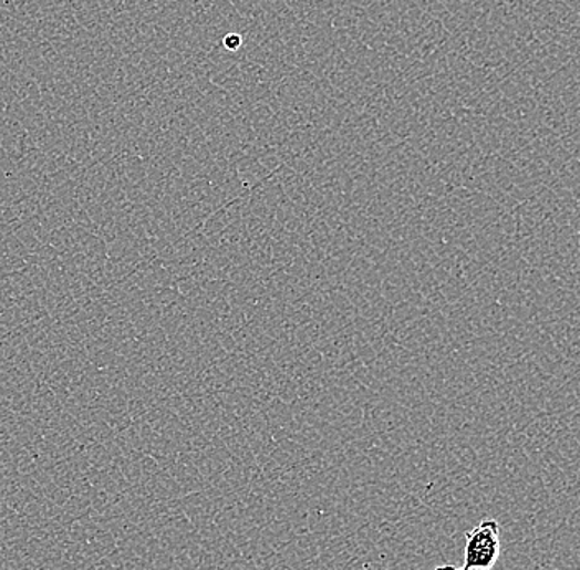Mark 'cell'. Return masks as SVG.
Returning <instances> with one entry per match:
<instances>
[{
	"mask_svg": "<svg viewBox=\"0 0 580 570\" xmlns=\"http://www.w3.org/2000/svg\"><path fill=\"white\" fill-rule=\"evenodd\" d=\"M434 570H468V569H465L464 566H462V568H458V566L445 564Z\"/></svg>",
	"mask_w": 580,
	"mask_h": 570,
	"instance_id": "3",
	"label": "cell"
},
{
	"mask_svg": "<svg viewBox=\"0 0 580 570\" xmlns=\"http://www.w3.org/2000/svg\"><path fill=\"white\" fill-rule=\"evenodd\" d=\"M501 555L500 522L484 519L465 535L464 568L491 570Z\"/></svg>",
	"mask_w": 580,
	"mask_h": 570,
	"instance_id": "1",
	"label": "cell"
},
{
	"mask_svg": "<svg viewBox=\"0 0 580 570\" xmlns=\"http://www.w3.org/2000/svg\"><path fill=\"white\" fill-rule=\"evenodd\" d=\"M222 45H225V49L229 50V52H236V50L241 49L242 37L239 35V33H228V35L222 39Z\"/></svg>",
	"mask_w": 580,
	"mask_h": 570,
	"instance_id": "2",
	"label": "cell"
}]
</instances>
